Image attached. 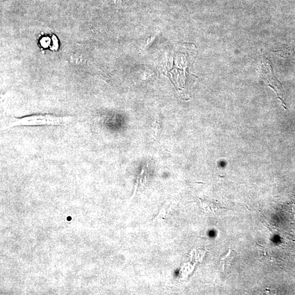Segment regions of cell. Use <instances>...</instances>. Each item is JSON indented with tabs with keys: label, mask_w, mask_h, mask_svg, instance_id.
Wrapping results in <instances>:
<instances>
[{
	"label": "cell",
	"mask_w": 295,
	"mask_h": 295,
	"mask_svg": "<svg viewBox=\"0 0 295 295\" xmlns=\"http://www.w3.org/2000/svg\"><path fill=\"white\" fill-rule=\"evenodd\" d=\"M72 116H57L52 114L34 115L14 118L6 126L10 128L18 126L63 125L72 120Z\"/></svg>",
	"instance_id": "6da1fadb"
},
{
	"label": "cell",
	"mask_w": 295,
	"mask_h": 295,
	"mask_svg": "<svg viewBox=\"0 0 295 295\" xmlns=\"http://www.w3.org/2000/svg\"><path fill=\"white\" fill-rule=\"evenodd\" d=\"M261 75L263 81L275 92L282 105L286 109V103L283 98L284 90L280 82L275 77L271 66L269 61L264 60L261 67Z\"/></svg>",
	"instance_id": "7a4b0ae2"
},
{
	"label": "cell",
	"mask_w": 295,
	"mask_h": 295,
	"mask_svg": "<svg viewBox=\"0 0 295 295\" xmlns=\"http://www.w3.org/2000/svg\"><path fill=\"white\" fill-rule=\"evenodd\" d=\"M282 51L285 52V55L294 54L295 53V46H287L285 47V48H283Z\"/></svg>",
	"instance_id": "3957f363"
},
{
	"label": "cell",
	"mask_w": 295,
	"mask_h": 295,
	"mask_svg": "<svg viewBox=\"0 0 295 295\" xmlns=\"http://www.w3.org/2000/svg\"><path fill=\"white\" fill-rule=\"evenodd\" d=\"M71 217H69V219H67V220H71Z\"/></svg>",
	"instance_id": "277c9868"
}]
</instances>
